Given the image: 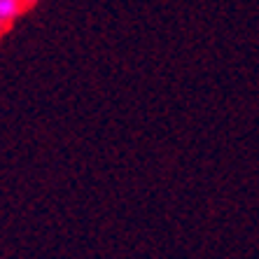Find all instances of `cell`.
Wrapping results in <instances>:
<instances>
[{"instance_id":"2","label":"cell","mask_w":259,"mask_h":259,"mask_svg":"<svg viewBox=\"0 0 259 259\" xmlns=\"http://www.w3.org/2000/svg\"><path fill=\"white\" fill-rule=\"evenodd\" d=\"M21 3H24V7H28V5H35L37 0H21Z\"/></svg>"},{"instance_id":"1","label":"cell","mask_w":259,"mask_h":259,"mask_svg":"<svg viewBox=\"0 0 259 259\" xmlns=\"http://www.w3.org/2000/svg\"><path fill=\"white\" fill-rule=\"evenodd\" d=\"M24 3L21 0H0V33H5L14 24V19L21 14Z\"/></svg>"}]
</instances>
